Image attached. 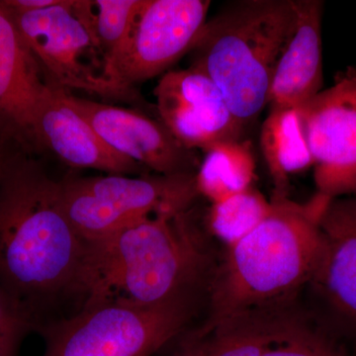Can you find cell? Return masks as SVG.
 <instances>
[{
  "instance_id": "7a4b0ae2",
  "label": "cell",
  "mask_w": 356,
  "mask_h": 356,
  "mask_svg": "<svg viewBox=\"0 0 356 356\" xmlns=\"http://www.w3.org/2000/svg\"><path fill=\"white\" fill-rule=\"evenodd\" d=\"M208 233L192 206L154 215L88 243L86 304L121 300L154 307L196 301L201 290L208 291L216 266Z\"/></svg>"
},
{
  "instance_id": "4fadbf2b",
  "label": "cell",
  "mask_w": 356,
  "mask_h": 356,
  "mask_svg": "<svg viewBox=\"0 0 356 356\" xmlns=\"http://www.w3.org/2000/svg\"><path fill=\"white\" fill-rule=\"evenodd\" d=\"M308 318L291 303L252 309L192 330H185L163 356H266Z\"/></svg>"
},
{
  "instance_id": "9a60e30c",
  "label": "cell",
  "mask_w": 356,
  "mask_h": 356,
  "mask_svg": "<svg viewBox=\"0 0 356 356\" xmlns=\"http://www.w3.org/2000/svg\"><path fill=\"white\" fill-rule=\"evenodd\" d=\"M65 91L50 86L40 105L35 120L39 151L48 149L72 168H90L106 175L134 177L151 173L109 147L67 102Z\"/></svg>"
},
{
  "instance_id": "d6986e66",
  "label": "cell",
  "mask_w": 356,
  "mask_h": 356,
  "mask_svg": "<svg viewBox=\"0 0 356 356\" xmlns=\"http://www.w3.org/2000/svg\"><path fill=\"white\" fill-rule=\"evenodd\" d=\"M143 3L144 0H74L79 17L104 58L109 81L110 70L127 46Z\"/></svg>"
},
{
  "instance_id": "8fae6325",
  "label": "cell",
  "mask_w": 356,
  "mask_h": 356,
  "mask_svg": "<svg viewBox=\"0 0 356 356\" xmlns=\"http://www.w3.org/2000/svg\"><path fill=\"white\" fill-rule=\"evenodd\" d=\"M320 235L308 285L325 313L327 336L356 339V196L330 201L320 219Z\"/></svg>"
},
{
  "instance_id": "3957f363",
  "label": "cell",
  "mask_w": 356,
  "mask_h": 356,
  "mask_svg": "<svg viewBox=\"0 0 356 356\" xmlns=\"http://www.w3.org/2000/svg\"><path fill=\"white\" fill-rule=\"evenodd\" d=\"M332 199L317 193L300 204L273 192L268 214L248 236L227 247L208 287L205 324L252 309L294 302L320 252V219Z\"/></svg>"
},
{
  "instance_id": "5bb4252c",
  "label": "cell",
  "mask_w": 356,
  "mask_h": 356,
  "mask_svg": "<svg viewBox=\"0 0 356 356\" xmlns=\"http://www.w3.org/2000/svg\"><path fill=\"white\" fill-rule=\"evenodd\" d=\"M50 84L11 14L0 4V138L39 151L35 120Z\"/></svg>"
},
{
  "instance_id": "7c38bea8",
  "label": "cell",
  "mask_w": 356,
  "mask_h": 356,
  "mask_svg": "<svg viewBox=\"0 0 356 356\" xmlns=\"http://www.w3.org/2000/svg\"><path fill=\"white\" fill-rule=\"evenodd\" d=\"M158 117L187 149L204 152L226 140H243L236 121L216 84L192 67L170 70L154 89Z\"/></svg>"
},
{
  "instance_id": "ffe728a7",
  "label": "cell",
  "mask_w": 356,
  "mask_h": 356,
  "mask_svg": "<svg viewBox=\"0 0 356 356\" xmlns=\"http://www.w3.org/2000/svg\"><path fill=\"white\" fill-rule=\"evenodd\" d=\"M270 201L254 187L211 205L205 225L211 235L227 247L254 231L267 216Z\"/></svg>"
},
{
  "instance_id": "5b68a950",
  "label": "cell",
  "mask_w": 356,
  "mask_h": 356,
  "mask_svg": "<svg viewBox=\"0 0 356 356\" xmlns=\"http://www.w3.org/2000/svg\"><path fill=\"white\" fill-rule=\"evenodd\" d=\"M195 302L154 307L121 300L86 304L72 315L40 325L43 356H156L188 329Z\"/></svg>"
},
{
  "instance_id": "8992f818",
  "label": "cell",
  "mask_w": 356,
  "mask_h": 356,
  "mask_svg": "<svg viewBox=\"0 0 356 356\" xmlns=\"http://www.w3.org/2000/svg\"><path fill=\"white\" fill-rule=\"evenodd\" d=\"M196 175L76 177L60 180L63 205L86 242L104 240L130 225L194 206Z\"/></svg>"
},
{
  "instance_id": "7402d4cb",
  "label": "cell",
  "mask_w": 356,
  "mask_h": 356,
  "mask_svg": "<svg viewBox=\"0 0 356 356\" xmlns=\"http://www.w3.org/2000/svg\"><path fill=\"white\" fill-rule=\"evenodd\" d=\"M266 356H348L323 330L307 322L273 346Z\"/></svg>"
},
{
  "instance_id": "30bf717a",
  "label": "cell",
  "mask_w": 356,
  "mask_h": 356,
  "mask_svg": "<svg viewBox=\"0 0 356 356\" xmlns=\"http://www.w3.org/2000/svg\"><path fill=\"white\" fill-rule=\"evenodd\" d=\"M67 102L115 152L161 175H196L200 159L159 117L137 109L93 102L65 91Z\"/></svg>"
},
{
  "instance_id": "2e32d148",
  "label": "cell",
  "mask_w": 356,
  "mask_h": 356,
  "mask_svg": "<svg viewBox=\"0 0 356 356\" xmlns=\"http://www.w3.org/2000/svg\"><path fill=\"white\" fill-rule=\"evenodd\" d=\"M296 16L274 69L269 108L300 107L322 91V19L324 2L294 0Z\"/></svg>"
},
{
  "instance_id": "cb8c5ba5",
  "label": "cell",
  "mask_w": 356,
  "mask_h": 356,
  "mask_svg": "<svg viewBox=\"0 0 356 356\" xmlns=\"http://www.w3.org/2000/svg\"><path fill=\"white\" fill-rule=\"evenodd\" d=\"M13 145L10 143L7 142L6 140L0 138V172H1L2 168L6 165L7 159L10 156L13 149Z\"/></svg>"
},
{
  "instance_id": "603a6c76",
  "label": "cell",
  "mask_w": 356,
  "mask_h": 356,
  "mask_svg": "<svg viewBox=\"0 0 356 356\" xmlns=\"http://www.w3.org/2000/svg\"><path fill=\"white\" fill-rule=\"evenodd\" d=\"M60 0H0V4L10 13H27L55 6Z\"/></svg>"
},
{
  "instance_id": "44dd1931",
  "label": "cell",
  "mask_w": 356,
  "mask_h": 356,
  "mask_svg": "<svg viewBox=\"0 0 356 356\" xmlns=\"http://www.w3.org/2000/svg\"><path fill=\"white\" fill-rule=\"evenodd\" d=\"M37 325L22 306L0 286V356H17Z\"/></svg>"
},
{
  "instance_id": "e0dca14e",
  "label": "cell",
  "mask_w": 356,
  "mask_h": 356,
  "mask_svg": "<svg viewBox=\"0 0 356 356\" xmlns=\"http://www.w3.org/2000/svg\"><path fill=\"white\" fill-rule=\"evenodd\" d=\"M261 149L273 192L288 195L290 177L314 165L300 108H269L261 126Z\"/></svg>"
},
{
  "instance_id": "ba28073f",
  "label": "cell",
  "mask_w": 356,
  "mask_h": 356,
  "mask_svg": "<svg viewBox=\"0 0 356 356\" xmlns=\"http://www.w3.org/2000/svg\"><path fill=\"white\" fill-rule=\"evenodd\" d=\"M209 0H144L125 50L109 72L124 92L170 72L189 53L206 21Z\"/></svg>"
},
{
  "instance_id": "6da1fadb",
  "label": "cell",
  "mask_w": 356,
  "mask_h": 356,
  "mask_svg": "<svg viewBox=\"0 0 356 356\" xmlns=\"http://www.w3.org/2000/svg\"><path fill=\"white\" fill-rule=\"evenodd\" d=\"M88 261L89 243L65 213L60 180L22 151L11 152L0 172V286L38 329L67 302L83 308Z\"/></svg>"
},
{
  "instance_id": "9c48e42d",
  "label": "cell",
  "mask_w": 356,
  "mask_h": 356,
  "mask_svg": "<svg viewBox=\"0 0 356 356\" xmlns=\"http://www.w3.org/2000/svg\"><path fill=\"white\" fill-rule=\"evenodd\" d=\"M300 111L317 193L331 199L356 196V67L337 74L334 84Z\"/></svg>"
},
{
  "instance_id": "52a82bcc",
  "label": "cell",
  "mask_w": 356,
  "mask_h": 356,
  "mask_svg": "<svg viewBox=\"0 0 356 356\" xmlns=\"http://www.w3.org/2000/svg\"><path fill=\"white\" fill-rule=\"evenodd\" d=\"M10 14L50 86L106 99L144 102L140 96L124 92L109 81L104 58L79 17L74 0H60L33 13Z\"/></svg>"
},
{
  "instance_id": "277c9868",
  "label": "cell",
  "mask_w": 356,
  "mask_h": 356,
  "mask_svg": "<svg viewBox=\"0 0 356 356\" xmlns=\"http://www.w3.org/2000/svg\"><path fill=\"white\" fill-rule=\"evenodd\" d=\"M295 16L294 0L233 2L206 21L189 51V67L216 84L245 129L267 106L274 69Z\"/></svg>"
},
{
  "instance_id": "ac0fdd59",
  "label": "cell",
  "mask_w": 356,
  "mask_h": 356,
  "mask_svg": "<svg viewBox=\"0 0 356 356\" xmlns=\"http://www.w3.org/2000/svg\"><path fill=\"white\" fill-rule=\"evenodd\" d=\"M203 153L195 177L199 196L214 204L252 187L257 165L250 142L226 140Z\"/></svg>"
}]
</instances>
